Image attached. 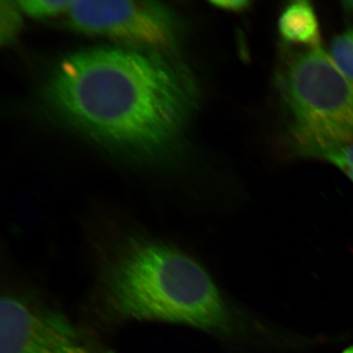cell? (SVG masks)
I'll return each instance as SVG.
<instances>
[{
    "label": "cell",
    "mask_w": 353,
    "mask_h": 353,
    "mask_svg": "<svg viewBox=\"0 0 353 353\" xmlns=\"http://www.w3.org/2000/svg\"><path fill=\"white\" fill-rule=\"evenodd\" d=\"M44 94L60 118L88 138L139 155L175 145L199 97L190 72L165 51L117 46L65 58Z\"/></svg>",
    "instance_id": "obj_1"
},
{
    "label": "cell",
    "mask_w": 353,
    "mask_h": 353,
    "mask_svg": "<svg viewBox=\"0 0 353 353\" xmlns=\"http://www.w3.org/2000/svg\"><path fill=\"white\" fill-rule=\"evenodd\" d=\"M97 294L115 321L183 325L225 341L256 332L194 257L157 236L129 234L109 243L99 259Z\"/></svg>",
    "instance_id": "obj_2"
},
{
    "label": "cell",
    "mask_w": 353,
    "mask_h": 353,
    "mask_svg": "<svg viewBox=\"0 0 353 353\" xmlns=\"http://www.w3.org/2000/svg\"><path fill=\"white\" fill-rule=\"evenodd\" d=\"M280 85L297 152L320 157L353 141V81L321 46L290 54Z\"/></svg>",
    "instance_id": "obj_3"
},
{
    "label": "cell",
    "mask_w": 353,
    "mask_h": 353,
    "mask_svg": "<svg viewBox=\"0 0 353 353\" xmlns=\"http://www.w3.org/2000/svg\"><path fill=\"white\" fill-rule=\"evenodd\" d=\"M70 25L88 34L109 37L141 50L173 48L176 24L166 7L152 1H72Z\"/></svg>",
    "instance_id": "obj_4"
},
{
    "label": "cell",
    "mask_w": 353,
    "mask_h": 353,
    "mask_svg": "<svg viewBox=\"0 0 353 353\" xmlns=\"http://www.w3.org/2000/svg\"><path fill=\"white\" fill-rule=\"evenodd\" d=\"M0 306V353H94L66 315L38 297L8 290Z\"/></svg>",
    "instance_id": "obj_5"
},
{
    "label": "cell",
    "mask_w": 353,
    "mask_h": 353,
    "mask_svg": "<svg viewBox=\"0 0 353 353\" xmlns=\"http://www.w3.org/2000/svg\"><path fill=\"white\" fill-rule=\"evenodd\" d=\"M278 30L287 43L307 48L320 44V28L314 7L309 1L299 0L288 4L278 20Z\"/></svg>",
    "instance_id": "obj_6"
},
{
    "label": "cell",
    "mask_w": 353,
    "mask_h": 353,
    "mask_svg": "<svg viewBox=\"0 0 353 353\" xmlns=\"http://www.w3.org/2000/svg\"><path fill=\"white\" fill-rule=\"evenodd\" d=\"M329 54L338 68L353 81V27L333 39Z\"/></svg>",
    "instance_id": "obj_7"
},
{
    "label": "cell",
    "mask_w": 353,
    "mask_h": 353,
    "mask_svg": "<svg viewBox=\"0 0 353 353\" xmlns=\"http://www.w3.org/2000/svg\"><path fill=\"white\" fill-rule=\"evenodd\" d=\"M72 1L66 0H31V1H18L20 9L34 17H48L58 14L67 12Z\"/></svg>",
    "instance_id": "obj_8"
},
{
    "label": "cell",
    "mask_w": 353,
    "mask_h": 353,
    "mask_svg": "<svg viewBox=\"0 0 353 353\" xmlns=\"http://www.w3.org/2000/svg\"><path fill=\"white\" fill-rule=\"evenodd\" d=\"M20 7L11 1H1V41L10 43L21 27Z\"/></svg>",
    "instance_id": "obj_9"
},
{
    "label": "cell",
    "mask_w": 353,
    "mask_h": 353,
    "mask_svg": "<svg viewBox=\"0 0 353 353\" xmlns=\"http://www.w3.org/2000/svg\"><path fill=\"white\" fill-rule=\"evenodd\" d=\"M320 158L336 165L341 171L353 170V141L332 148Z\"/></svg>",
    "instance_id": "obj_10"
},
{
    "label": "cell",
    "mask_w": 353,
    "mask_h": 353,
    "mask_svg": "<svg viewBox=\"0 0 353 353\" xmlns=\"http://www.w3.org/2000/svg\"><path fill=\"white\" fill-rule=\"evenodd\" d=\"M211 4L217 8L224 10L232 11V12H243L252 6L250 1L246 0H226V1H212Z\"/></svg>",
    "instance_id": "obj_11"
},
{
    "label": "cell",
    "mask_w": 353,
    "mask_h": 353,
    "mask_svg": "<svg viewBox=\"0 0 353 353\" xmlns=\"http://www.w3.org/2000/svg\"><path fill=\"white\" fill-rule=\"evenodd\" d=\"M343 8L345 9V11L353 13V1L343 2Z\"/></svg>",
    "instance_id": "obj_12"
},
{
    "label": "cell",
    "mask_w": 353,
    "mask_h": 353,
    "mask_svg": "<svg viewBox=\"0 0 353 353\" xmlns=\"http://www.w3.org/2000/svg\"><path fill=\"white\" fill-rule=\"evenodd\" d=\"M343 353H353V345L352 347H347Z\"/></svg>",
    "instance_id": "obj_13"
},
{
    "label": "cell",
    "mask_w": 353,
    "mask_h": 353,
    "mask_svg": "<svg viewBox=\"0 0 353 353\" xmlns=\"http://www.w3.org/2000/svg\"><path fill=\"white\" fill-rule=\"evenodd\" d=\"M102 353H115V352H111V350H108V352H102Z\"/></svg>",
    "instance_id": "obj_14"
}]
</instances>
